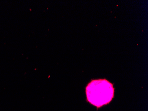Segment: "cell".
<instances>
[{
	"label": "cell",
	"mask_w": 148,
	"mask_h": 111,
	"mask_svg": "<svg viewBox=\"0 0 148 111\" xmlns=\"http://www.w3.org/2000/svg\"><path fill=\"white\" fill-rule=\"evenodd\" d=\"M86 92L88 101L98 108L109 103L114 96L113 85L105 79L91 81Z\"/></svg>",
	"instance_id": "obj_1"
}]
</instances>
